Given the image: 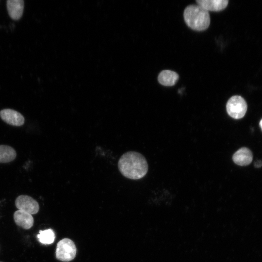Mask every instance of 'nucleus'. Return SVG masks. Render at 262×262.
<instances>
[{
    "mask_svg": "<svg viewBox=\"0 0 262 262\" xmlns=\"http://www.w3.org/2000/svg\"><path fill=\"white\" fill-rule=\"evenodd\" d=\"M247 107L245 100L240 96L231 97L226 105L228 114L234 119H240L243 117L247 111Z\"/></svg>",
    "mask_w": 262,
    "mask_h": 262,
    "instance_id": "20e7f679",
    "label": "nucleus"
},
{
    "mask_svg": "<svg viewBox=\"0 0 262 262\" xmlns=\"http://www.w3.org/2000/svg\"></svg>",
    "mask_w": 262,
    "mask_h": 262,
    "instance_id": "dca6fc26",
    "label": "nucleus"
},
{
    "mask_svg": "<svg viewBox=\"0 0 262 262\" xmlns=\"http://www.w3.org/2000/svg\"><path fill=\"white\" fill-rule=\"evenodd\" d=\"M14 219L17 226L25 229L31 228L33 225L32 214L21 210H18L14 213Z\"/></svg>",
    "mask_w": 262,
    "mask_h": 262,
    "instance_id": "0eeeda50",
    "label": "nucleus"
},
{
    "mask_svg": "<svg viewBox=\"0 0 262 262\" xmlns=\"http://www.w3.org/2000/svg\"><path fill=\"white\" fill-rule=\"evenodd\" d=\"M0 117L5 123L14 126L24 124V116L19 112L11 109H4L0 111Z\"/></svg>",
    "mask_w": 262,
    "mask_h": 262,
    "instance_id": "423d86ee",
    "label": "nucleus"
},
{
    "mask_svg": "<svg viewBox=\"0 0 262 262\" xmlns=\"http://www.w3.org/2000/svg\"><path fill=\"white\" fill-rule=\"evenodd\" d=\"M16 207L19 210L31 214L38 213L39 206L38 202L32 197L27 195H20L15 200Z\"/></svg>",
    "mask_w": 262,
    "mask_h": 262,
    "instance_id": "39448f33",
    "label": "nucleus"
},
{
    "mask_svg": "<svg viewBox=\"0 0 262 262\" xmlns=\"http://www.w3.org/2000/svg\"><path fill=\"white\" fill-rule=\"evenodd\" d=\"M39 241L43 244L49 245L52 244L55 239V234L51 229L40 230L37 235Z\"/></svg>",
    "mask_w": 262,
    "mask_h": 262,
    "instance_id": "ddd939ff",
    "label": "nucleus"
},
{
    "mask_svg": "<svg viewBox=\"0 0 262 262\" xmlns=\"http://www.w3.org/2000/svg\"><path fill=\"white\" fill-rule=\"evenodd\" d=\"M76 247L70 239L65 238L57 244L56 250V258L62 262H69L75 257Z\"/></svg>",
    "mask_w": 262,
    "mask_h": 262,
    "instance_id": "7ed1b4c3",
    "label": "nucleus"
},
{
    "mask_svg": "<svg viewBox=\"0 0 262 262\" xmlns=\"http://www.w3.org/2000/svg\"><path fill=\"white\" fill-rule=\"evenodd\" d=\"M179 77L176 72L169 70H164L160 73L158 80L162 85L170 86L176 83Z\"/></svg>",
    "mask_w": 262,
    "mask_h": 262,
    "instance_id": "9b49d317",
    "label": "nucleus"
},
{
    "mask_svg": "<svg viewBox=\"0 0 262 262\" xmlns=\"http://www.w3.org/2000/svg\"><path fill=\"white\" fill-rule=\"evenodd\" d=\"M260 126L262 130V119L261 120L260 122Z\"/></svg>",
    "mask_w": 262,
    "mask_h": 262,
    "instance_id": "2eb2a0df",
    "label": "nucleus"
},
{
    "mask_svg": "<svg viewBox=\"0 0 262 262\" xmlns=\"http://www.w3.org/2000/svg\"><path fill=\"white\" fill-rule=\"evenodd\" d=\"M198 5L209 11H220L227 6L228 0H196Z\"/></svg>",
    "mask_w": 262,
    "mask_h": 262,
    "instance_id": "1a4fd4ad",
    "label": "nucleus"
},
{
    "mask_svg": "<svg viewBox=\"0 0 262 262\" xmlns=\"http://www.w3.org/2000/svg\"><path fill=\"white\" fill-rule=\"evenodd\" d=\"M184 21L191 29L202 31L206 30L210 24L209 12L198 5H190L183 13Z\"/></svg>",
    "mask_w": 262,
    "mask_h": 262,
    "instance_id": "f03ea898",
    "label": "nucleus"
},
{
    "mask_svg": "<svg viewBox=\"0 0 262 262\" xmlns=\"http://www.w3.org/2000/svg\"><path fill=\"white\" fill-rule=\"evenodd\" d=\"M252 153L250 149L243 147L236 151L232 156L233 162L241 166L249 164L252 161Z\"/></svg>",
    "mask_w": 262,
    "mask_h": 262,
    "instance_id": "6e6552de",
    "label": "nucleus"
},
{
    "mask_svg": "<svg viewBox=\"0 0 262 262\" xmlns=\"http://www.w3.org/2000/svg\"><path fill=\"white\" fill-rule=\"evenodd\" d=\"M16 151L12 147L7 145H0V163L12 162L16 158Z\"/></svg>",
    "mask_w": 262,
    "mask_h": 262,
    "instance_id": "f8f14e48",
    "label": "nucleus"
},
{
    "mask_svg": "<svg viewBox=\"0 0 262 262\" xmlns=\"http://www.w3.org/2000/svg\"><path fill=\"white\" fill-rule=\"evenodd\" d=\"M118 167L123 176L131 180L143 178L148 170L146 158L135 151H128L123 154L118 161Z\"/></svg>",
    "mask_w": 262,
    "mask_h": 262,
    "instance_id": "f257e3e1",
    "label": "nucleus"
},
{
    "mask_svg": "<svg viewBox=\"0 0 262 262\" xmlns=\"http://www.w3.org/2000/svg\"><path fill=\"white\" fill-rule=\"evenodd\" d=\"M254 166L256 168L261 167L262 166V161L261 160H258L254 164Z\"/></svg>",
    "mask_w": 262,
    "mask_h": 262,
    "instance_id": "4468645a",
    "label": "nucleus"
},
{
    "mask_svg": "<svg viewBox=\"0 0 262 262\" xmlns=\"http://www.w3.org/2000/svg\"><path fill=\"white\" fill-rule=\"evenodd\" d=\"M7 8L8 14L12 19H19L23 14L24 1L22 0H8Z\"/></svg>",
    "mask_w": 262,
    "mask_h": 262,
    "instance_id": "9d476101",
    "label": "nucleus"
}]
</instances>
